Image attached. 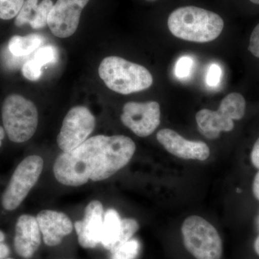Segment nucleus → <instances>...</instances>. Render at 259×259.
<instances>
[{"label":"nucleus","mask_w":259,"mask_h":259,"mask_svg":"<svg viewBox=\"0 0 259 259\" xmlns=\"http://www.w3.org/2000/svg\"><path fill=\"white\" fill-rule=\"evenodd\" d=\"M136 148L127 136H93L73 151L59 155L54 165V176L70 187L107 180L129 163Z\"/></svg>","instance_id":"nucleus-1"},{"label":"nucleus","mask_w":259,"mask_h":259,"mask_svg":"<svg viewBox=\"0 0 259 259\" xmlns=\"http://www.w3.org/2000/svg\"><path fill=\"white\" fill-rule=\"evenodd\" d=\"M167 25L175 37L195 42L212 41L224 28V21L217 13L194 6L174 10L168 16Z\"/></svg>","instance_id":"nucleus-2"},{"label":"nucleus","mask_w":259,"mask_h":259,"mask_svg":"<svg viewBox=\"0 0 259 259\" xmlns=\"http://www.w3.org/2000/svg\"><path fill=\"white\" fill-rule=\"evenodd\" d=\"M98 72L107 88L122 95L144 91L151 88L153 81L146 67L118 56L105 58Z\"/></svg>","instance_id":"nucleus-3"},{"label":"nucleus","mask_w":259,"mask_h":259,"mask_svg":"<svg viewBox=\"0 0 259 259\" xmlns=\"http://www.w3.org/2000/svg\"><path fill=\"white\" fill-rule=\"evenodd\" d=\"M246 110V100L241 93L226 95L217 111L203 109L196 114L199 132L209 140L217 139L222 132H230L235 127V120L243 118Z\"/></svg>","instance_id":"nucleus-4"},{"label":"nucleus","mask_w":259,"mask_h":259,"mask_svg":"<svg viewBox=\"0 0 259 259\" xmlns=\"http://www.w3.org/2000/svg\"><path fill=\"white\" fill-rule=\"evenodd\" d=\"M2 117L8 138L18 144L31 139L38 124V113L35 104L15 94L5 99L2 107Z\"/></svg>","instance_id":"nucleus-5"},{"label":"nucleus","mask_w":259,"mask_h":259,"mask_svg":"<svg viewBox=\"0 0 259 259\" xmlns=\"http://www.w3.org/2000/svg\"><path fill=\"white\" fill-rule=\"evenodd\" d=\"M186 249L196 259H221L223 246L216 228L203 218L192 215L182 226Z\"/></svg>","instance_id":"nucleus-6"},{"label":"nucleus","mask_w":259,"mask_h":259,"mask_svg":"<svg viewBox=\"0 0 259 259\" xmlns=\"http://www.w3.org/2000/svg\"><path fill=\"white\" fill-rule=\"evenodd\" d=\"M44 163L42 158L36 155L29 156L19 163L2 197L5 209L13 211L21 204L40 178Z\"/></svg>","instance_id":"nucleus-7"},{"label":"nucleus","mask_w":259,"mask_h":259,"mask_svg":"<svg viewBox=\"0 0 259 259\" xmlns=\"http://www.w3.org/2000/svg\"><path fill=\"white\" fill-rule=\"evenodd\" d=\"M96 119L86 107H72L64 117L57 144L63 152H69L82 144L93 133Z\"/></svg>","instance_id":"nucleus-8"},{"label":"nucleus","mask_w":259,"mask_h":259,"mask_svg":"<svg viewBox=\"0 0 259 259\" xmlns=\"http://www.w3.org/2000/svg\"><path fill=\"white\" fill-rule=\"evenodd\" d=\"M122 124L136 136L147 137L161 122V109L157 102H129L124 105L120 116Z\"/></svg>","instance_id":"nucleus-9"},{"label":"nucleus","mask_w":259,"mask_h":259,"mask_svg":"<svg viewBox=\"0 0 259 259\" xmlns=\"http://www.w3.org/2000/svg\"><path fill=\"white\" fill-rule=\"evenodd\" d=\"M90 0H57L48 18V25L55 36H71L79 26L80 16Z\"/></svg>","instance_id":"nucleus-10"},{"label":"nucleus","mask_w":259,"mask_h":259,"mask_svg":"<svg viewBox=\"0 0 259 259\" xmlns=\"http://www.w3.org/2000/svg\"><path fill=\"white\" fill-rule=\"evenodd\" d=\"M156 138L168 153L178 158L202 161L210 155V150L205 143L188 141L173 130L162 129L158 131Z\"/></svg>","instance_id":"nucleus-11"},{"label":"nucleus","mask_w":259,"mask_h":259,"mask_svg":"<svg viewBox=\"0 0 259 259\" xmlns=\"http://www.w3.org/2000/svg\"><path fill=\"white\" fill-rule=\"evenodd\" d=\"M103 206L93 200L87 206L82 221H76L74 228L79 245L84 248H95L101 243L103 226Z\"/></svg>","instance_id":"nucleus-12"},{"label":"nucleus","mask_w":259,"mask_h":259,"mask_svg":"<svg viewBox=\"0 0 259 259\" xmlns=\"http://www.w3.org/2000/svg\"><path fill=\"white\" fill-rule=\"evenodd\" d=\"M41 244V232L36 218L30 214L20 216L15 226L14 247L22 258L30 259Z\"/></svg>","instance_id":"nucleus-13"},{"label":"nucleus","mask_w":259,"mask_h":259,"mask_svg":"<svg viewBox=\"0 0 259 259\" xmlns=\"http://www.w3.org/2000/svg\"><path fill=\"white\" fill-rule=\"evenodd\" d=\"M44 243L48 246L60 244L64 237L73 231V223L64 213L54 210H42L36 217Z\"/></svg>","instance_id":"nucleus-14"},{"label":"nucleus","mask_w":259,"mask_h":259,"mask_svg":"<svg viewBox=\"0 0 259 259\" xmlns=\"http://www.w3.org/2000/svg\"><path fill=\"white\" fill-rule=\"evenodd\" d=\"M58 60V52L55 47L48 45L40 47L34 54L33 57L23 64L22 72L24 77L30 81H37L42 75V67L54 64Z\"/></svg>","instance_id":"nucleus-15"},{"label":"nucleus","mask_w":259,"mask_h":259,"mask_svg":"<svg viewBox=\"0 0 259 259\" xmlns=\"http://www.w3.org/2000/svg\"><path fill=\"white\" fill-rule=\"evenodd\" d=\"M121 222L122 219L115 209H107L104 214L100 244L105 249L110 250L117 244L120 235Z\"/></svg>","instance_id":"nucleus-16"},{"label":"nucleus","mask_w":259,"mask_h":259,"mask_svg":"<svg viewBox=\"0 0 259 259\" xmlns=\"http://www.w3.org/2000/svg\"><path fill=\"white\" fill-rule=\"evenodd\" d=\"M42 41L44 38L37 34H30L26 36L14 35L10 39L8 50L16 57H25L37 50Z\"/></svg>","instance_id":"nucleus-17"},{"label":"nucleus","mask_w":259,"mask_h":259,"mask_svg":"<svg viewBox=\"0 0 259 259\" xmlns=\"http://www.w3.org/2000/svg\"><path fill=\"white\" fill-rule=\"evenodd\" d=\"M141 250V243L136 238H131L128 241L110 250V259H136Z\"/></svg>","instance_id":"nucleus-18"},{"label":"nucleus","mask_w":259,"mask_h":259,"mask_svg":"<svg viewBox=\"0 0 259 259\" xmlns=\"http://www.w3.org/2000/svg\"><path fill=\"white\" fill-rule=\"evenodd\" d=\"M53 6L54 4L51 0H42L37 6L35 16L30 23V26L33 29H40L48 25V18Z\"/></svg>","instance_id":"nucleus-19"},{"label":"nucleus","mask_w":259,"mask_h":259,"mask_svg":"<svg viewBox=\"0 0 259 259\" xmlns=\"http://www.w3.org/2000/svg\"><path fill=\"white\" fill-rule=\"evenodd\" d=\"M38 0H25L21 9L15 18V24L16 26L21 27L25 24L31 23L35 15L37 8Z\"/></svg>","instance_id":"nucleus-20"},{"label":"nucleus","mask_w":259,"mask_h":259,"mask_svg":"<svg viewBox=\"0 0 259 259\" xmlns=\"http://www.w3.org/2000/svg\"><path fill=\"white\" fill-rule=\"evenodd\" d=\"M139 229V224L136 220L133 219V218H125V219H122L120 237H119L117 244H116L113 248L119 246V245L123 244V243L131 240V238H133V236H134L135 233H136ZM113 248H112V249H113Z\"/></svg>","instance_id":"nucleus-21"},{"label":"nucleus","mask_w":259,"mask_h":259,"mask_svg":"<svg viewBox=\"0 0 259 259\" xmlns=\"http://www.w3.org/2000/svg\"><path fill=\"white\" fill-rule=\"evenodd\" d=\"M25 0H0V19L10 20L18 15Z\"/></svg>","instance_id":"nucleus-22"},{"label":"nucleus","mask_w":259,"mask_h":259,"mask_svg":"<svg viewBox=\"0 0 259 259\" xmlns=\"http://www.w3.org/2000/svg\"><path fill=\"white\" fill-rule=\"evenodd\" d=\"M193 66L194 60L192 58L187 56H182L175 65V75L179 79H186L190 76Z\"/></svg>","instance_id":"nucleus-23"},{"label":"nucleus","mask_w":259,"mask_h":259,"mask_svg":"<svg viewBox=\"0 0 259 259\" xmlns=\"http://www.w3.org/2000/svg\"><path fill=\"white\" fill-rule=\"evenodd\" d=\"M222 74V69L219 65L211 64L206 76V83L210 88H216L221 83Z\"/></svg>","instance_id":"nucleus-24"},{"label":"nucleus","mask_w":259,"mask_h":259,"mask_svg":"<svg viewBox=\"0 0 259 259\" xmlns=\"http://www.w3.org/2000/svg\"><path fill=\"white\" fill-rule=\"evenodd\" d=\"M248 50L253 57L259 59V23L250 33Z\"/></svg>","instance_id":"nucleus-25"},{"label":"nucleus","mask_w":259,"mask_h":259,"mask_svg":"<svg viewBox=\"0 0 259 259\" xmlns=\"http://www.w3.org/2000/svg\"><path fill=\"white\" fill-rule=\"evenodd\" d=\"M250 160L253 166L259 168V137L255 141L253 148H252L251 153H250Z\"/></svg>","instance_id":"nucleus-26"},{"label":"nucleus","mask_w":259,"mask_h":259,"mask_svg":"<svg viewBox=\"0 0 259 259\" xmlns=\"http://www.w3.org/2000/svg\"><path fill=\"white\" fill-rule=\"evenodd\" d=\"M253 193L255 198L259 201V171L254 177L253 182Z\"/></svg>","instance_id":"nucleus-27"},{"label":"nucleus","mask_w":259,"mask_h":259,"mask_svg":"<svg viewBox=\"0 0 259 259\" xmlns=\"http://www.w3.org/2000/svg\"><path fill=\"white\" fill-rule=\"evenodd\" d=\"M10 249L4 243H0V259L7 258L9 255Z\"/></svg>","instance_id":"nucleus-28"},{"label":"nucleus","mask_w":259,"mask_h":259,"mask_svg":"<svg viewBox=\"0 0 259 259\" xmlns=\"http://www.w3.org/2000/svg\"><path fill=\"white\" fill-rule=\"evenodd\" d=\"M254 250L257 255H259V236L257 237L254 242Z\"/></svg>","instance_id":"nucleus-29"},{"label":"nucleus","mask_w":259,"mask_h":259,"mask_svg":"<svg viewBox=\"0 0 259 259\" xmlns=\"http://www.w3.org/2000/svg\"><path fill=\"white\" fill-rule=\"evenodd\" d=\"M5 134V129L0 126V147L2 146V141L4 139Z\"/></svg>","instance_id":"nucleus-30"},{"label":"nucleus","mask_w":259,"mask_h":259,"mask_svg":"<svg viewBox=\"0 0 259 259\" xmlns=\"http://www.w3.org/2000/svg\"><path fill=\"white\" fill-rule=\"evenodd\" d=\"M5 239V235L3 231H0V243H3Z\"/></svg>","instance_id":"nucleus-31"},{"label":"nucleus","mask_w":259,"mask_h":259,"mask_svg":"<svg viewBox=\"0 0 259 259\" xmlns=\"http://www.w3.org/2000/svg\"><path fill=\"white\" fill-rule=\"evenodd\" d=\"M250 3L251 4L256 5V6H259V0H248Z\"/></svg>","instance_id":"nucleus-32"},{"label":"nucleus","mask_w":259,"mask_h":259,"mask_svg":"<svg viewBox=\"0 0 259 259\" xmlns=\"http://www.w3.org/2000/svg\"><path fill=\"white\" fill-rule=\"evenodd\" d=\"M146 1L150 2V3H152V2L156 1V0H146Z\"/></svg>","instance_id":"nucleus-33"},{"label":"nucleus","mask_w":259,"mask_h":259,"mask_svg":"<svg viewBox=\"0 0 259 259\" xmlns=\"http://www.w3.org/2000/svg\"><path fill=\"white\" fill-rule=\"evenodd\" d=\"M258 226H259V218H258Z\"/></svg>","instance_id":"nucleus-34"},{"label":"nucleus","mask_w":259,"mask_h":259,"mask_svg":"<svg viewBox=\"0 0 259 259\" xmlns=\"http://www.w3.org/2000/svg\"><path fill=\"white\" fill-rule=\"evenodd\" d=\"M6 259H14V258H6Z\"/></svg>","instance_id":"nucleus-35"}]
</instances>
